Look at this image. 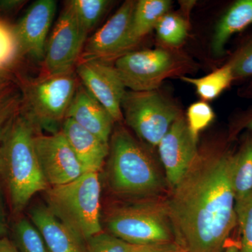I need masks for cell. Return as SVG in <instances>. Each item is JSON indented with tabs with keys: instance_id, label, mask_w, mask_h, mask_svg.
Segmentation results:
<instances>
[{
	"instance_id": "cell-1",
	"label": "cell",
	"mask_w": 252,
	"mask_h": 252,
	"mask_svg": "<svg viewBox=\"0 0 252 252\" xmlns=\"http://www.w3.org/2000/svg\"><path fill=\"white\" fill-rule=\"evenodd\" d=\"M234 154L199 152L165 200L175 243L186 252H223L237 223Z\"/></svg>"
},
{
	"instance_id": "cell-2",
	"label": "cell",
	"mask_w": 252,
	"mask_h": 252,
	"mask_svg": "<svg viewBox=\"0 0 252 252\" xmlns=\"http://www.w3.org/2000/svg\"><path fill=\"white\" fill-rule=\"evenodd\" d=\"M38 129L21 110L2 140L1 174L15 213L22 212L36 193L49 187L34 149Z\"/></svg>"
},
{
	"instance_id": "cell-3",
	"label": "cell",
	"mask_w": 252,
	"mask_h": 252,
	"mask_svg": "<svg viewBox=\"0 0 252 252\" xmlns=\"http://www.w3.org/2000/svg\"><path fill=\"white\" fill-rule=\"evenodd\" d=\"M109 140L106 177L112 193L135 200L157 198L165 181L145 149L122 127Z\"/></svg>"
},
{
	"instance_id": "cell-4",
	"label": "cell",
	"mask_w": 252,
	"mask_h": 252,
	"mask_svg": "<svg viewBox=\"0 0 252 252\" xmlns=\"http://www.w3.org/2000/svg\"><path fill=\"white\" fill-rule=\"evenodd\" d=\"M45 193L50 212L86 241L102 231L99 172H86L69 183L49 187Z\"/></svg>"
},
{
	"instance_id": "cell-5",
	"label": "cell",
	"mask_w": 252,
	"mask_h": 252,
	"mask_svg": "<svg viewBox=\"0 0 252 252\" xmlns=\"http://www.w3.org/2000/svg\"><path fill=\"white\" fill-rule=\"evenodd\" d=\"M105 223L109 233L134 245L175 243L166 203L157 198L135 200L114 207Z\"/></svg>"
},
{
	"instance_id": "cell-6",
	"label": "cell",
	"mask_w": 252,
	"mask_h": 252,
	"mask_svg": "<svg viewBox=\"0 0 252 252\" xmlns=\"http://www.w3.org/2000/svg\"><path fill=\"white\" fill-rule=\"evenodd\" d=\"M73 71L44 74L22 88L21 112L39 128L56 133L61 130L78 86Z\"/></svg>"
},
{
	"instance_id": "cell-7",
	"label": "cell",
	"mask_w": 252,
	"mask_h": 252,
	"mask_svg": "<svg viewBox=\"0 0 252 252\" xmlns=\"http://www.w3.org/2000/svg\"><path fill=\"white\" fill-rule=\"evenodd\" d=\"M122 109L127 125L144 142L157 147L180 117L175 106L157 90L126 91Z\"/></svg>"
},
{
	"instance_id": "cell-8",
	"label": "cell",
	"mask_w": 252,
	"mask_h": 252,
	"mask_svg": "<svg viewBox=\"0 0 252 252\" xmlns=\"http://www.w3.org/2000/svg\"><path fill=\"white\" fill-rule=\"evenodd\" d=\"M87 35L67 1L46 44L43 60L44 74L53 75L73 71L80 59Z\"/></svg>"
},
{
	"instance_id": "cell-9",
	"label": "cell",
	"mask_w": 252,
	"mask_h": 252,
	"mask_svg": "<svg viewBox=\"0 0 252 252\" xmlns=\"http://www.w3.org/2000/svg\"><path fill=\"white\" fill-rule=\"evenodd\" d=\"M171 54L163 49L131 51L116 61V69L126 88L132 91L157 90L172 70Z\"/></svg>"
},
{
	"instance_id": "cell-10",
	"label": "cell",
	"mask_w": 252,
	"mask_h": 252,
	"mask_svg": "<svg viewBox=\"0 0 252 252\" xmlns=\"http://www.w3.org/2000/svg\"><path fill=\"white\" fill-rule=\"evenodd\" d=\"M34 144L41 171L49 187L69 183L86 172L62 131L47 135L37 130Z\"/></svg>"
},
{
	"instance_id": "cell-11",
	"label": "cell",
	"mask_w": 252,
	"mask_h": 252,
	"mask_svg": "<svg viewBox=\"0 0 252 252\" xmlns=\"http://www.w3.org/2000/svg\"><path fill=\"white\" fill-rule=\"evenodd\" d=\"M76 73L81 84L108 111L114 122H121L126 90L115 67L107 61L89 60L77 63Z\"/></svg>"
},
{
	"instance_id": "cell-12",
	"label": "cell",
	"mask_w": 252,
	"mask_h": 252,
	"mask_svg": "<svg viewBox=\"0 0 252 252\" xmlns=\"http://www.w3.org/2000/svg\"><path fill=\"white\" fill-rule=\"evenodd\" d=\"M135 4V1H126L100 29L87 39L79 61L99 60L107 62L124 54Z\"/></svg>"
},
{
	"instance_id": "cell-13",
	"label": "cell",
	"mask_w": 252,
	"mask_h": 252,
	"mask_svg": "<svg viewBox=\"0 0 252 252\" xmlns=\"http://www.w3.org/2000/svg\"><path fill=\"white\" fill-rule=\"evenodd\" d=\"M197 142L189 131L187 121L180 117L158 145L170 189L180 182L196 157Z\"/></svg>"
},
{
	"instance_id": "cell-14",
	"label": "cell",
	"mask_w": 252,
	"mask_h": 252,
	"mask_svg": "<svg viewBox=\"0 0 252 252\" xmlns=\"http://www.w3.org/2000/svg\"><path fill=\"white\" fill-rule=\"evenodd\" d=\"M56 8L54 0H38L31 4L14 29L20 53L37 61L44 60Z\"/></svg>"
},
{
	"instance_id": "cell-15",
	"label": "cell",
	"mask_w": 252,
	"mask_h": 252,
	"mask_svg": "<svg viewBox=\"0 0 252 252\" xmlns=\"http://www.w3.org/2000/svg\"><path fill=\"white\" fill-rule=\"evenodd\" d=\"M67 118L109 144L115 122L108 111L81 84L78 86L68 109Z\"/></svg>"
},
{
	"instance_id": "cell-16",
	"label": "cell",
	"mask_w": 252,
	"mask_h": 252,
	"mask_svg": "<svg viewBox=\"0 0 252 252\" xmlns=\"http://www.w3.org/2000/svg\"><path fill=\"white\" fill-rule=\"evenodd\" d=\"M30 219L49 252H89L86 240L56 218L46 205L32 208Z\"/></svg>"
},
{
	"instance_id": "cell-17",
	"label": "cell",
	"mask_w": 252,
	"mask_h": 252,
	"mask_svg": "<svg viewBox=\"0 0 252 252\" xmlns=\"http://www.w3.org/2000/svg\"><path fill=\"white\" fill-rule=\"evenodd\" d=\"M61 131L86 172H99L109 155V144L67 118Z\"/></svg>"
},
{
	"instance_id": "cell-18",
	"label": "cell",
	"mask_w": 252,
	"mask_h": 252,
	"mask_svg": "<svg viewBox=\"0 0 252 252\" xmlns=\"http://www.w3.org/2000/svg\"><path fill=\"white\" fill-rule=\"evenodd\" d=\"M252 24V0L235 1L217 23L212 42L213 54L222 56L230 38Z\"/></svg>"
},
{
	"instance_id": "cell-19",
	"label": "cell",
	"mask_w": 252,
	"mask_h": 252,
	"mask_svg": "<svg viewBox=\"0 0 252 252\" xmlns=\"http://www.w3.org/2000/svg\"><path fill=\"white\" fill-rule=\"evenodd\" d=\"M170 6L171 1L167 0L136 1L126 42V51L136 45L152 29L155 28L158 21L167 14Z\"/></svg>"
},
{
	"instance_id": "cell-20",
	"label": "cell",
	"mask_w": 252,
	"mask_h": 252,
	"mask_svg": "<svg viewBox=\"0 0 252 252\" xmlns=\"http://www.w3.org/2000/svg\"><path fill=\"white\" fill-rule=\"evenodd\" d=\"M232 186L235 203L252 193V137H249L238 153L234 154Z\"/></svg>"
},
{
	"instance_id": "cell-21",
	"label": "cell",
	"mask_w": 252,
	"mask_h": 252,
	"mask_svg": "<svg viewBox=\"0 0 252 252\" xmlns=\"http://www.w3.org/2000/svg\"><path fill=\"white\" fill-rule=\"evenodd\" d=\"M182 79L195 86L200 97L205 101L217 98L235 80L229 63L205 77L197 79L182 77Z\"/></svg>"
},
{
	"instance_id": "cell-22",
	"label": "cell",
	"mask_w": 252,
	"mask_h": 252,
	"mask_svg": "<svg viewBox=\"0 0 252 252\" xmlns=\"http://www.w3.org/2000/svg\"><path fill=\"white\" fill-rule=\"evenodd\" d=\"M13 236L19 252H49L39 230L26 219H21L15 223Z\"/></svg>"
},
{
	"instance_id": "cell-23",
	"label": "cell",
	"mask_w": 252,
	"mask_h": 252,
	"mask_svg": "<svg viewBox=\"0 0 252 252\" xmlns=\"http://www.w3.org/2000/svg\"><path fill=\"white\" fill-rule=\"evenodd\" d=\"M67 2L74 10L81 27L88 34L99 23L111 1L107 0H71Z\"/></svg>"
},
{
	"instance_id": "cell-24",
	"label": "cell",
	"mask_w": 252,
	"mask_h": 252,
	"mask_svg": "<svg viewBox=\"0 0 252 252\" xmlns=\"http://www.w3.org/2000/svg\"><path fill=\"white\" fill-rule=\"evenodd\" d=\"M156 30L158 37L167 45L177 46L185 40L187 24L178 15L166 14L158 21Z\"/></svg>"
},
{
	"instance_id": "cell-25",
	"label": "cell",
	"mask_w": 252,
	"mask_h": 252,
	"mask_svg": "<svg viewBox=\"0 0 252 252\" xmlns=\"http://www.w3.org/2000/svg\"><path fill=\"white\" fill-rule=\"evenodd\" d=\"M22 96L8 87L6 81L0 83V141L4 139L10 126L21 112Z\"/></svg>"
},
{
	"instance_id": "cell-26",
	"label": "cell",
	"mask_w": 252,
	"mask_h": 252,
	"mask_svg": "<svg viewBox=\"0 0 252 252\" xmlns=\"http://www.w3.org/2000/svg\"><path fill=\"white\" fill-rule=\"evenodd\" d=\"M89 252H140L149 245H134L102 231L86 240Z\"/></svg>"
},
{
	"instance_id": "cell-27",
	"label": "cell",
	"mask_w": 252,
	"mask_h": 252,
	"mask_svg": "<svg viewBox=\"0 0 252 252\" xmlns=\"http://www.w3.org/2000/svg\"><path fill=\"white\" fill-rule=\"evenodd\" d=\"M235 212L241 233L239 252H252V193L235 203Z\"/></svg>"
},
{
	"instance_id": "cell-28",
	"label": "cell",
	"mask_w": 252,
	"mask_h": 252,
	"mask_svg": "<svg viewBox=\"0 0 252 252\" xmlns=\"http://www.w3.org/2000/svg\"><path fill=\"white\" fill-rule=\"evenodd\" d=\"M215 118V113L207 102H195L187 111V125L190 134L198 140V135L202 130L210 125Z\"/></svg>"
},
{
	"instance_id": "cell-29",
	"label": "cell",
	"mask_w": 252,
	"mask_h": 252,
	"mask_svg": "<svg viewBox=\"0 0 252 252\" xmlns=\"http://www.w3.org/2000/svg\"><path fill=\"white\" fill-rule=\"evenodd\" d=\"M20 54L14 30L0 21V69L6 70Z\"/></svg>"
},
{
	"instance_id": "cell-30",
	"label": "cell",
	"mask_w": 252,
	"mask_h": 252,
	"mask_svg": "<svg viewBox=\"0 0 252 252\" xmlns=\"http://www.w3.org/2000/svg\"><path fill=\"white\" fill-rule=\"evenodd\" d=\"M228 63L234 79L252 76V39L238 50Z\"/></svg>"
},
{
	"instance_id": "cell-31",
	"label": "cell",
	"mask_w": 252,
	"mask_h": 252,
	"mask_svg": "<svg viewBox=\"0 0 252 252\" xmlns=\"http://www.w3.org/2000/svg\"><path fill=\"white\" fill-rule=\"evenodd\" d=\"M140 252H186L176 243L149 245L145 250Z\"/></svg>"
},
{
	"instance_id": "cell-32",
	"label": "cell",
	"mask_w": 252,
	"mask_h": 252,
	"mask_svg": "<svg viewBox=\"0 0 252 252\" xmlns=\"http://www.w3.org/2000/svg\"><path fill=\"white\" fill-rule=\"evenodd\" d=\"M8 231L7 221L5 212L4 201L0 191V238L5 237Z\"/></svg>"
},
{
	"instance_id": "cell-33",
	"label": "cell",
	"mask_w": 252,
	"mask_h": 252,
	"mask_svg": "<svg viewBox=\"0 0 252 252\" xmlns=\"http://www.w3.org/2000/svg\"><path fill=\"white\" fill-rule=\"evenodd\" d=\"M25 1L20 0H2L0 1V11H11L18 9Z\"/></svg>"
},
{
	"instance_id": "cell-34",
	"label": "cell",
	"mask_w": 252,
	"mask_h": 252,
	"mask_svg": "<svg viewBox=\"0 0 252 252\" xmlns=\"http://www.w3.org/2000/svg\"><path fill=\"white\" fill-rule=\"evenodd\" d=\"M0 252H19L14 242L6 237L0 238Z\"/></svg>"
},
{
	"instance_id": "cell-35",
	"label": "cell",
	"mask_w": 252,
	"mask_h": 252,
	"mask_svg": "<svg viewBox=\"0 0 252 252\" xmlns=\"http://www.w3.org/2000/svg\"><path fill=\"white\" fill-rule=\"evenodd\" d=\"M223 252H239V246L235 245H230L224 248Z\"/></svg>"
},
{
	"instance_id": "cell-36",
	"label": "cell",
	"mask_w": 252,
	"mask_h": 252,
	"mask_svg": "<svg viewBox=\"0 0 252 252\" xmlns=\"http://www.w3.org/2000/svg\"><path fill=\"white\" fill-rule=\"evenodd\" d=\"M248 129H250V130L252 131V117L248 119V122L246 123V125H245Z\"/></svg>"
},
{
	"instance_id": "cell-37",
	"label": "cell",
	"mask_w": 252,
	"mask_h": 252,
	"mask_svg": "<svg viewBox=\"0 0 252 252\" xmlns=\"http://www.w3.org/2000/svg\"><path fill=\"white\" fill-rule=\"evenodd\" d=\"M5 81V71L0 69V83Z\"/></svg>"
},
{
	"instance_id": "cell-38",
	"label": "cell",
	"mask_w": 252,
	"mask_h": 252,
	"mask_svg": "<svg viewBox=\"0 0 252 252\" xmlns=\"http://www.w3.org/2000/svg\"><path fill=\"white\" fill-rule=\"evenodd\" d=\"M1 167H2V152H1V147H0V173L1 172Z\"/></svg>"
},
{
	"instance_id": "cell-39",
	"label": "cell",
	"mask_w": 252,
	"mask_h": 252,
	"mask_svg": "<svg viewBox=\"0 0 252 252\" xmlns=\"http://www.w3.org/2000/svg\"><path fill=\"white\" fill-rule=\"evenodd\" d=\"M248 93L249 94H252V84L250 86V87L248 88Z\"/></svg>"
}]
</instances>
